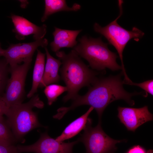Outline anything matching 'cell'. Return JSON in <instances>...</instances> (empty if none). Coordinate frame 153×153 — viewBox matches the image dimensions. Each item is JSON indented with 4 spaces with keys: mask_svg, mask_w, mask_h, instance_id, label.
<instances>
[{
    "mask_svg": "<svg viewBox=\"0 0 153 153\" xmlns=\"http://www.w3.org/2000/svg\"><path fill=\"white\" fill-rule=\"evenodd\" d=\"M10 17L14 26L12 31L18 40H24L25 36L32 35L35 41L38 40L43 39L46 33L47 26L45 24L39 26L22 16L12 14Z\"/></svg>",
    "mask_w": 153,
    "mask_h": 153,
    "instance_id": "cell-11",
    "label": "cell"
},
{
    "mask_svg": "<svg viewBox=\"0 0 153 153\" xmlns=\"http://www.w3.org/2000/svg\"><path fill=\"white\" fill-rule=\"evenodd\" d=\"M3 49L1 48L0 43V57L2 56V54Z\"/></svg>",
    "mask_w": 153,
    "mask_h": 153,
    "instance_id": "cell-24",
    "label": "cell"
},
{
    "mask_svg": "<svg viewBox=\"0 0 153 153\" xmlns=\"http://www.w3.org/2000/svg\"><path fill=\"white\" fill-rule=\"evenodd\" d=\"M99 121L95 127L92 126V120L88 118L84 132L77 140L84 145L86 153H114L116 150V144L123 140L113 139L107 135Z\"/></svg>",
    "mask_w": 153,
    "mask_h": 153,
    "instance_id": "cell-6",
    "label": "cell"
},
{
    "mask_svg": "<svg viewBox=\"0 0 153 153\" xmlns=\"http://www.w3.org/2000/svg\"><path fill=\"white\" fill-rule=\"evenodd\" d=\"M32 60L22 65L9 66L11 76L9 78L2 98L8 108L22 103L25 95L24 86L27 75Z\"/></svg>",
    "mask_w": 153,
    "mask_h": 153,
    "instance_id": "cell-7",
    "label": "cell"
},
{
    "mask_svg": "<svg viewBox=\"0 0 153 153\" xmlns=\"http://www.w3.org/2000/svg\"><path fill=\"white\" fill-rule=\"evenodd\" d=\"M56 54L62 63L61 77L67 88V93L63 98L66 102L74 99L81 88L92 85L97 79L96 73L89 69L73 50L67 54L59 51Z\"/></svg>",
    "mask_w": 153,
    "mask_h": 153,
    "instance_id": "cell-2",
    "label": "cell"
},
{
    "mask_svg": "<svg viewBox=\"0 0 153 153\" xmlns=\"http://www.w3.org/2000/svg\"><path fill=\"white\" fill-rule=\"evenodd\" d=\"M48 44V41L46 38L29 43L11 44L6 49H3L2 56L9 66L20 64L32 60L33 55L39 47L45 48Z\"/></svg>",
    "mask_w": 153,
    "mask_h": 153,
    "instance_id": "cell-9",
    "label": "cell"
},
{
    "mask_svg": "<svg viewBox=\"0 0 153 153\" xmlns=\"http://www.w3.org/2000/svg\"><path fill=\"white\" fill-rule=\"evenodd\" d=\"M123 81L120 76H112L97 79L84 95H78L73 100L69 109L72 110L84 105L92 107L96 110L99 121H101V116L106 107L111 102L119 99L124 100L131 106L135 104L131 97L141 94V92L129 93L123 87Z\"/></svg>",
    "mask_w": 153,
    "mask_h": 153,
    "instance_id": "cell-1",
    "label": "cell"
},
{
    "mask_svg": "<svg viewBox=\"0 0 153 153\" xmlns=\"http://www.w3.org/2000/svg\"><path fill=\"white\" fill-rule=\"evenodd\" d=\"M16 140L7 120L3 118L0 120V144L13 145Z\"/></svg>",
    "mask_w": 153,
    "mask_h": 153,
    "instance_id": "cell-17",
    "label": "cell"
},
{
    "mask_svg": "<svg viewBox=\"0 0 153 153\" xmlns=\"http://www.w3.org/2000/svg\"><path fill=\"white\" fill-rule=\"evenodd\" d=\"M52 33L54 40L51 42V50L56 52L62 48H74L77 43L76 38L82 29L69 30L54 27Z\"/></svg>",
    "mask_w": 153,
    "mask_h": 153,
    "instance_id": "cell-12",
    "label": "cell"
},
{
    "mask_svg": "<svg viewBox=\"0 0 153 153\" xmlns=\"http://www.w3.org/2000/svg\"><path fill=\"white\" fill-rule=\"evenodd\" d=\"M146 153H153V150H148Z\"/></svg>",
    "mask_w": 153,
    "mask_h": 153,
    "instance_id": "cell-25",
    "label": "cell"
},
{
    "mask_svg": "<svg viewBox=\"0 0 153 153\" xmlns=\"http://www.w3.org/2000/svg\"><path fill=\"white\" fill-rule=\"evenodd\" d=\"M122 0L118 1L119 9L118 16L114 20L104 27L95 23L94 26V31L103 36L109 44L113 46L117 50L120 60L122 69L124 76V80H129L126 73L123 61V52L125 47L132 39L138 41L144 36V33L136 27H133L130 31L127 30L120 26L117 21L123 14Z\"/></svg>",
    "mask_w": 153,
    "mask_h": 153,
    "instance_id": "cell-5",
    "label": "cell"
},
{
    "mask_svg": "<svg viewBox=\"0 0 153 153\" xmlns=\"http://www.w3.org/2000/svg\"><path fill=\"white\" fill-rule=\"evenodd\" d=\"M127 153H146L144 149L141 146L137 145L133 147Z\"/></svg>",
    "mask_w": 153,
    "mask_h": 153,
    "instance_id": "cell-23",
    "label": "cell"
},
{
    "mask_svg": "<svg viewBox=\"0 0 153 153\" xmlns=\"http://www.w3.org/2000/svg\"><path fill=\"white\" fill-rule=\"evenodd\" d=\"M78 40L79 43L73 50L87 60L92 69L100 71L108 68L113 71L122 69L116 62V54L109 49L108 44L103 42L101 37L94 38L84 35Z\"/></svg>",
    "mask_w": 153,
    "mask_h": 153,
    "instance_id": "cell-3",
    "label": "cell"
},
{
    "mask_svg": "<svg viewBox=\"0 0 153 153\" xmlns=\"http://www.w3.org/2000/svg\"><path fill=\"white\" fill-rule=\"evenodd\" d=\"M37 50V53L33 72L32 86L27 95L29 98L31 97L37 92L44 72L46 54L38 49Z\"/></svg>",
    "mask_w": 153,
    "mask_h": 153,
    "instance_id": "cell-16",
    "label": "cell"
},
{
    "mask_svg": "<svg viewBox=\"0 0 153 153\" xmlns=\"http://www.w3.org/2000/svg\"><path fill=\"white\" fill-rule=\"evenodd\" d=\"M0 153H18L16 146L0 144Z\"/></svg>",
    "mask_w": 153,
    "mask_h": 153,
    "instance_id": "cell-21",
    "label": "cell"
},
{
    "mask_svg": "<svg viewBox=\"0 0 153 153\" xmlns=\"http://www.w3.org/2000/svg\"><path fill=\"white\" fill-rule=\"evenodd\" d=\"M79 142H59L50 137L46 132L41 134L39 139L30 145L16 146L18 153H73V146Z\"/></svg>",
    "mask_w": 153,
    "mask_h": 153,
    "instance_id": "cell-8",
    "label": "cell"
},
{
    "mask_svg": "<svg viewBox=\"0 0 153 153\" xmlns=\"http://www.w3.org/2000/svg\"><path fill=\"white\" fill-rule=\"evenodd\" d=\"M44 104L38 95H34L28 102L13 106L8 108L5 115L7 121L16 139H21L28 132L42 127L33 108H42Z\"/></svg>",
    "mask_w": 153,
    "mask_h": 153,
    "instance_id": "cell-4",
    "label": "cell"
},
{
    "mask_svg": "<svg viewBox=\"0 0 153 153\" xmlns=\"http://www.w3.org/2000/svg\"><path fill=\"white\" fill-rule=\"evenodd\" d=\"M9 67L5 58L0 60V96L4 93L9 79Z\"/></svg>",
    "mask_w": 153,
    "mask_h": 153,
    "instance_id": "cell-19",
    "label": "cell"
},
{
    "mask_svg": "<svg viewBox=\"0 0 153 153\" xmlns=\"http://www.w3.org/2000/svg\"><path fill=\"white\" fill-rule=\"evenodd\" d=\"M7 109L2 99V96H0V120L3 118V115H5Z\"/></svg>",
    "mask_w": 153,
    "mask_h": 153,
    "instance_id": "cell-22",
    "label": "cell"
},
{
    "mask_svg": "<svg viewBox=\"0 0 153 153\" xmlns=\"http://www.w3.org/2000/svg\"><path fill=\"white\" fill-rule=\"evenodd\" d=\"M46 61L42 78L39 87L44 88L53 83H57L60 79L58 71L62 63L59 60L55 59L50 54L46 47L44 48Z\"/></svg>",
    "mask_w": 153,
    "mask_h": 153,
    "instance_id": "cell-13",
    "label": "cell"
},
{
    "mask_svg": "<svg viewBox=\"0 0 153 153\" xmlns=\"http://www.w3.org/2000/svg\"><path fill=\"white\" fill-rule=\"evenodd\" d=\"M118 116L128 130L134 132L143 124L153 120L147 106L136 108L118 107Z\"/></svg>",
    "mask_w": 153,
    "mask_h": 153,
    "instance_id": "cell-10",
    "label": "cell"
},
{
    "mask_svg": "<svg viewBox=\"0 0 153 153\" xmlns=\"http://www.w3.org/2000/svg\"><path fill=\"white\" fill-rule=\"evenodd\" d=\"M45 88L44 93L47 99L48 104L50 105L56 100L60 95L67 91L66 86L56 84H50Z\"/></svg>",
    "mask_w": 153,
    "mask_h": 153,
    "instance_id": "cell-18",
    "label": "cell"
},
{
    "mask_svg": "<svg viewBox=\"0 0 153 153\" xmlns=\"http://www.w3.org/2000/svg\"><path fill=\"white\" fill-rule=\"evenodd\" d=\"M94 108L90 107L84 114L70 124L65 129L61 134L57 137L56 140L59 142L70 139L83 129L86 124L88 116Z\"/></svg>",
    "mask_w": 153,
    "mask_h": 153,
    "instance_id": "cell-14",
    "label": "cell"
},
{
    "mask_svg": "<svg viewBox=\"0 0 153 153\" xmlns=\"http://www.w3.org/2000/svg\"><path fill=\"white\" fill-rule=\"evenodd\" d=\"M44 2V11L41 19L42 22L45 21L50 16L55 13L61 11H76L81 8L80 5L77 3H74L71 7H69L64 0H45Z\"/></svg>",
    "mask_w": 153,
    "mask_h": 153,
    "instance_id": "cell-15",
    "label": "cell"
},
{
    "mask_svg": "<svg viewBox=\"0 0 153 153\" xmlns=\"http://www.w3.org/2000/svg\"><path fill=\"white\" fill-rule=\"evenodd\" d=\"M127 84L138 86L151 95H153V80H146L143 82L139 83H134L131 81Z\"/></svg>",
    "mask_w": 153,
    "mask_h": 153,
    "instance_id": "cell-20",
    "label": "cell"
}]
</instances>
